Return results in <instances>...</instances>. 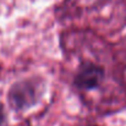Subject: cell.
Returning a JSON list of instances; mask_svg holds the SVG:
<instances>
[{"instance_id":"obj_1","label":"cell","mask_w":126,"mask_h":126,"mask_svg":"<svg viewBox=\"0 0 126 126\" xmlns=\"http://www.w3.org/2000/svg\"><path fill=\"white\" fill-rule=\"evenodd\" d=\"M105 79V69L100 64L88 60L81 63L74 74V86L82 93H91L99 89Z\"/></svg>"},{"instance_id":"obj_2","label":"cell","mask_w":126,"mask_h":126,"mask_svg":"<svg viewBox=\"0 0 126 126\" xmlns=\"http://www.w3.org/2000/svg\"><path fill=\"white\" fill-rule=\"evenodd\" d=\"M2 121H4V111H2V109L0 107V126L2 124Z\"/></svg>"}]
</instances>
